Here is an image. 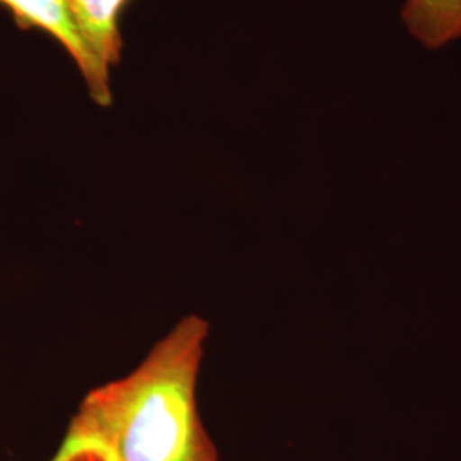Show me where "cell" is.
<instances>
[{
	"label": "cell",
	"mask_w": 461,
	"mask_h": 461,
	"mask_svg": "<svg viewBox=\"0 0 461 461\" xmlns=\"http://www.w3.org/2000/svg\"><path fill=\"white\" fill-rule=\"evenodd\" d=\"M209 323L182 318L125 378L91 390L77 413L118 461H219L197 405Z\"/></svg>",
	"instance_id": "1"
},
{
	"label": "cell",
	"mask_w": 461,
	"mask_h": 461,
	"mask_svg": "<svg viewBox=\"0 0 461 461\" xmlns=\"http://www.w3.org/2000/svg\"><path fill=\"white\" fill-rule=\"evenodd\" d=\"M0 5L14 16L19 28H36L55 38L83 72L91 98L101 106L112 104L110 70L101 66L86 47L66 0H0Z\"/></svg>",
	"instance_id": "2"
},
{
	"label": "cell",
	"mask_w": 461,
	"mask_h": 461,
	"mask_svg": "<svg viewBox=\"0 0 461 461\" xmlns=\"http://www.w3.org/2000/svg\"><path fill=\"white\" fill-rule=\"evenodd\" d=\"M131 0H66L86 47L106 70L118 66L122 53L120 16Z\"/></svg>",
	"instance_id": "3"
},
{
	"label": "cell",
	"mask_w": 461,
	"mask_h": 461,
	"mask_svg": "<svg viewBox=\"0 0 461 461\" xmlns=\"http://www.w3.org/2000/svg\"><path fill=\"white\" fill-rule=\"evenodd\" d=\"M402 19L409 34L429 50L461 38V0H405Z\"/></svg>",
	"instance_id": "4"
},
{
	"label": "cell",
	"mask_w": 461,
	"mask_h": 461,
	"mask_svg": "<svg viewBox=\"0 0 461 461\" xmlns=\"http://www.w3.org/2000/svg\"><path fill=\"white\" fill-rule=\"evenodd\" d=\"M51 461H118V458L83 415L76 413L67 429L64 443Z\"/></svg>",
	"instance_id": "5"
}]
</instances>
